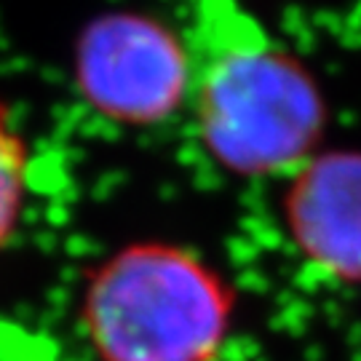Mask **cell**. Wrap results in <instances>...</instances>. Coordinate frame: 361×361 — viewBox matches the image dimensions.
Segmentation results:
<instances>
[{"label": "cell", "mask_w": 361, "mask_h": 361, "mask_svg": "<svg viewBox=\"0 0 361 361\" xmlns=\"http://www.w3.org/2000/svg\"><path fill=\"white\" fill-rule=\"evenodd\" d=\"M238 310V289L214 259L140 238L86 271L75 322L94 361H222Z\"/></svg>", "instance_id": "obj_1"}, {"label": "cell", "mask_w": 361, "mask_h": 361, "mask_svg": "<svg viewBox=\"0 0 361 361\" xmlns=\"http://www.w3.org/2000/svg\"><path fill=\"white\" fill-rule=\"evenodd\" d=\"M195 140L235 180L289 177L316 155L329 126L322 80L284 43L244 35L195 67Z\"/></svg>", "instance_id": "obj_2"}, {"label": "cell", "mask_w": 361, "mask_h": 361, "mask_svg": "<svg viewBox=\"0 0 361 361\" xmlns=\"http://www.w3.org/2000/svg\"><path fill=\"white\" fill-rule=\"evenodd\" d=\"M195 56L180 30L140 8L97 13L73 46V86L94 116L150 129L190 104Z\"/></svg>", "instance_id": "obj_3"}, {"label": "cell", "mask_w": 361, "mask_h": 361, "mask_svg": "<svg viewBox=\"0 0 361 361\" xmlns=\"http://www.w3.org/2000/svg\"><path fill=\"white\" fill-rule=\"evenodd\" d=\"M286 244L319 279L361 286V150L322 147L284 177Z\"/></svg>", "instance_id": "obj_4"}, {"label": "cell", "mask_w": 361, "mask_h": 361, "mask_svg": "<svg viewBox=\"0 0 361 361\" xmlns=\"http://www.w3.org/2000/svg\"><path fill=\"white\" fill-rule=\"evenodd\" d=\"M32 190V145L0 99V252L13 244Z\"/></svg>", "instance_id": "obj_5"}]
</instances>
